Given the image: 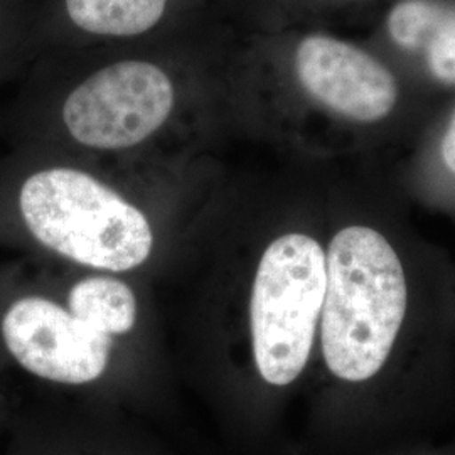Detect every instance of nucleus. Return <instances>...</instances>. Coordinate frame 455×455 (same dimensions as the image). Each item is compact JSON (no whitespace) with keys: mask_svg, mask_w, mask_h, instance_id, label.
Masks as SVG:
<instances>
[{"mask_svg":"<svg viewBox=\"0 0 455 455\" xmlns=\"http://www.w3.org/2000/svg\"><path fill=\"white\" fill-rule=\"evenodd\" d=\"M338 206L317 342L331 378L364 395L385 387L407 359L422 327V292L395 193L363 174L342 186Z\"/></svg>","mask_w":455,"mask_h":455,"instance_id":"3","label":"nucleus"},{"mask_svg":"<svg viewBox=\"0 0 455 455\" xmlns=\"http://www.w3.org/2000/svg\"><path fill=\"white\" fill-rule=\"evenodd\" d=\"M325 244L304 229H289L263 250L250 295L255 368L275 388L295 383L319 339L324 306Z\"/></svg>","mask_w":455,"mask_h":455,"instance_id":"5","label":"nucleus"},{"mask_svg":"<svg viewBox=\"0 0 455 455\" xmlns=\"http://www.w3.org/2000/svg\"><path fill=\"white\" fill-rule=\"evenodd\" d=\"M364 39L425 97H455V0H388Z\"/></svg>","mask_w":455,"mask_h":455,"instance_id":"8","label":"nucleus"},{"mask_svg":"<svg viewBox=\"0 0 455 455\" xmlns=\"http://www.w3.org/2000/svg\"><path fill=\"white\" fill-rule=\"evenodd\" d=\"M225 97L229 125L315 157L410 144L440 105L364 37L323 28L235 26Z\"/></svg>","mask_w":455,"mask_h":455,"instance_id":"1","label":"nucleus"},{"mask_svg":"<svg viewBox=\"0 0 455 455\" xmlns=\"http://www.w3.org/2000/svg\"><path fill=\"white\" fill-rule=\"evenodd\" d=\"M223 19L225 0H37L34 51L146 43Z\"/></svg>","mask_w":455,"mask_h":455,"instance_id":"6","label":"nucleus"},{"mask_svg":"<svg viewBox=\"0 0 455 455\" xmlns=\"http://www.w3.org/2000/svg\"><path fill=\"white\" fill-rule=\"evenodd\" d=\"M0 332L17 364L54 383L95 381L105 373L112 351V338L39 295L16 299L2 315Z\"/></svg>","mask_w":455,"mask_h":455,"instance_id":"7","label":"nucleus"},{"mask_svg":"<svg viewBox=\"0 0 455 455\" xmlns=\"http://www.w3.org/2000/svg\"><path fill=\"white\" fill-rule=\"evenodd\" d=\"M388 0H225L227 19L240 29L276 31L336 26L374 12Z\"/></svg>","mask_w":455,"mask_h":455,"instance_id":"10","label":"nucleus"},{"mask_svg":"<svg viewBox=\"0 0 455 455\" xmlns=\"http://www.w3.org/2000/svg\"><path fill=\"white\" fill-rule=\"evenodd\" d=\"M14 203L36 242L86 267L124 272L152 251L154 231L142 208L80 165H36L19 178Z\"/></svg>","mask_w":455,"mask_h":455,"instance_id":"4","label":"nucleus"},{"mask_svg":"<svg viewBox=\"0 0 455 455\" xmlns=\"http://www.w3.org/2000/svg\"><path fill=\"white\" fill-rule=\"evenodd\" d=\"M34 0H0V86L24 75L36 56Z\"/></svg>","mask_w":455,"mask_h":455,"instance_id":"12","label":"nucleus"},{"mask_svg":"<svg viewBox=\"0 0 455 455\" xmlns=\"http://www.w3.org/2000/svg\"><path fill=\"white\" fill-rule=\"evenodd\" d=\"M223 19L146 43L46 49L34 56L17 112L98 156L146 152L171 135L228 124Z\"/></svg>","mask_w":455,"mask_h":455,"instance_id":"2","label":"nucleus"},{"mask_svg":"<svg viewBox=\"0 0 455 455\" xmlns=\"http://www.w3.org/2000/svg\"><path fill=\"white\" fill-rule=\"evenodd\" d=\"M408 146L400 189L455 212V97L440 103Z\"/></svg>","mask_w":455,"mask_h":455,"instance_id":"9","label":"nucleus"},{"mask_svg":"<svg viewBox=\"0 0 455 455\" xmlns=\"http://www.w3.org/2000/svg\"><path fill=\"white\" fill-rule=\"evenodd\" d=\"M69 312L98 334L131 332L137 319V299L131 287L114 276H88L71 287Z\"/></svg>","mask_w":455,"mask_h":455,"instance_id":"11","label":"nucleus"}]
</instances>
